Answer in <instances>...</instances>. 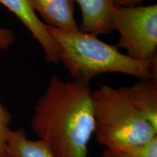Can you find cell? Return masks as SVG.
<instances>
[{
  "instance_id": "obj_1",
  "label": "cell",
  "mask_w": 157,
  "mask_h": 157,
  "mask_svg": "<svg viewBox=\"0 0 157 157\" xmlns=\"http://www.w3.org/2000/svg\"><path fill=\"white\" fill-rule=\"evenodd\" d=\"M93 92L90 84L51 76L35 106L31 125L55 157H87V145L94 132Z\"/></svg>"
},
{
  "instance_id": "obj_2",
  "label": "cell",
  "mask_w": 157,
  "mask_h": 157,
  "mask_svg": "<svg viewBox=\"0 0 157 157\" xmlns=\"http://www.w3.org/2000/svg\"><path fill=\"white\" fill-rule=\"evenodd\" d=\"M62 63L74 80L90 84L105 73L128 74L139 79L157 78V59L142 62L129 58L117 45L107 44L98 36L81 31H68L47 25Z\"/></svg>"
},
{
  "instance_id": "obj_3",
  "label": "cell",
  "mask_w": 157,
  "mask_h": 157,
  "mask_svg": "<svg viewBox=\"0 0 157 157\" xmlns=\"http://www.w3.org/2000/svg\"><path fill=\"white\" fill-rule=\"evenodd\" d=\"M94 134L106 149L120 154L145 144L157 129L135 106L127 87L105 84L93 92Z\"/></svg>"
},
{
  "instance_id": "obj_4",
  "label": "cell",
  "mask_w": 157,
  "mask_h": 157,
  "mask_svg": "<svg viewBox=\"0 0 157 157\" xmlns=\"http://www.w3.org/2000/svg\"><path fill=\"white\" fill-rule=\"evenodd\" d=\"M113 30L119 33L117 46L127 50L129 58L142 62L157 59V5L116 6Z\"/></svg>"
},
{
  "instance_id": "obj_5",
  "label": "cell",
  "mask_w": 157,
  "mask_h": 157,
  "mask_svg": "<svg viewBox=\"0 0 157 157\" xmlns=\"http://www.w3.org/2000/svg\"><path fill=\"white\" fill-rule=\"evenodd\" d=\"M0 3L16 15L28 29L42 47L47 61L54 64L60 63L58 48L48 33L47 25L39 18L28 0H0Z\"/></svg>"
},
{
  "instance_id": "obj_6",
  "label": "cell",
  "mask_w": 157,
  "mask_h": 157,
  "mask_svg": "<svg viewBox=\"0 0 157 157\" xmlns=\"http://www.w3.org/2000/svg\"><path fill=\"white\" fill-rule=\"evenodd\" d=\"M82 12L79 31L98 36L113 32L116 0H76Z\"/></svg>"
},
{
  "instance_id": "obj_7",
  "label": "cell",
  "mask_w": 157,
  "mask_h": 157,
  "mask_svg": "<svg viewBox=\"0 0 157 157\" xmlns=\"http://www.w3.org/2000/svg\"><path fill=\"white\" fill-rule=\"evenodd\" d=\"M47 25L68 31H79L74 16L75 0H28Z\"/></svg>"
},
{
  "instance_id": "obj_8",
  "label": "cell",
  "mask_w": 157,
  "mask_h": 157,
  "mask_svg": "<svg viewBox=\"0 0 157 157\" xmlns=\"http://www.w3.org/2000/svg\"><path fill=\"white\" fill-rule=\"evenodd\" d=\"M127 87L135 106L157 129V78L140 79Z\"/></svg>"
},
{
  "instance_id": "obj_9",
  "label": "cell",
  "mask_w": 157,
  "mask_h": 157,
  "mask_svg": "<svg viewBox=\"0 0 157 157\" xmlns=\"http://www.w3.org/2000/svg\"><path fill=\"white\" fill-rule=\"evenodd\" d=\"M5 151L10 157H55L44 141L29 140L23 129L7 130Z\"/></svg>"
},
{
  "instance_id": "obj_10",
  "label": "cell",
  "mask_w": 157,
  "mask_h": 157,
  "mask_svg": "<svg viewBox=\"0 0 157 157\" xmlns=\"http://www.w3.org/2000/svg\"><path fill=\"white\" fill-rule=\"evenodd\" d=\"M118 154L121 157H157V135L145 144Z\"/></svg>"
},
{
  "instance_id": "obj_11",
  "label": "cell",
  "mask_w": 157,
  "mask_h": 157,
  "mask_svg": "<svg viewBox=\"0 0 157 157\" xmlns=\"http://www.w3.org/2000/svg\"><path fill=\"white\" fill-rule=\"evenodd\" d=\"M13 115L0 102V157L6 154V136Z\"/></svg>"
},
{
  "instance_id": "obj_12",
  "label": "cell",
  "mask_w": 157,
  "mask_h": 157,
  "mask_svg": "<svg viewBox=\"0 0 157 157\" xmlns=\"http://www.w3.org/2000/svg\"><path fill=\"white\" fill-rule=\"evenodd\" d=\"M15 42V35L10 29L0 27V51L7 50Z\"/></svg>"
},
{
  "instance_id": "obj_13",
  "label": "cell",
  "mask_w": 157,
  "mask_h": 157,
  "mask_svg": "<svg viewBox=\"0 0 157 157\" xmlns=\"http://www.w3.org/2000/svg\"><path fill=\"white\" fill-rule=\"evenodd\" d=\"M144 0H116V6L118 7H129L137 6Z\"/></svg>"
},
{
  "instance_id": "obj_14",
  "label": "cell",
  "mask_w": 157,
  "mask_h": 157,
  "mask_svg": "<svg viewBox=\"0 0 157 157\" xmlns=\"http://www.w3.org/2000/svg\"><path fill=\"white\" fill-rule=\"evenodd\" d=\"M100 157H121L119 154L117 153L111 151L109 150V149H105L102 155Z\"/></svg>"
},
{
  "instance_id": "obj_15",
  "label": "cell",
  "mask_w": 157,
  "mask_h": 157,
  "mask_svg": "<svg viewBox=\"0 0 157 157\" xmlns=\"http://www.w3.org/2000/svg\"><path fill=\"white\" fill-rule=\"evenodd\" d=\"M3 157H10V156L9 155L7 154H5L3 156Z\"/></svg>"
}]
</instances>
